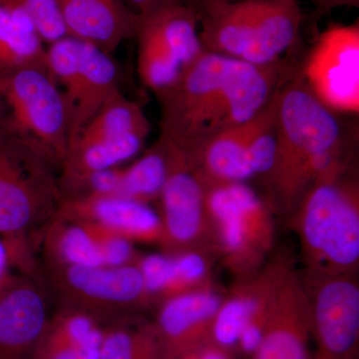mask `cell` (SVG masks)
<instances>
[{
    "mask_svg": "<svg viewBox=\"0 0 359 359\" xmlns=\"http://www.w3.org/2000/svg\"><path fill=\"white\" fill-rule=\"evenodd\" d=\"M297 66H256L205 51L155 94L161 134L183 150L249 121L266 107Z\"/></svg>",
    "mask_w": 359,
    "mask_h": 359,
    "instance_id": "1",
    "label": "cell"
},
{
    "mask_svg": "<svg viewBox=\"0 0 359 359\" xmlns=\"http://www.w3.org/2000/svg\"><path fill=\"white\" fill-rule=\"evenodd\" d=\"M306 88L297 74L278 91L275 162L264 177L271 197L294 211L314 182L358 143V125L351 128Z\"/></svg>",
    "mask_w": 359,
    "mask_h": 359,
    "instance_id": "2",
    "label": "cell"
},
{
    "mask_svg": "<svg viewBox=\"0 0 359 359\" xmlns=\"http://www.w3.org/2000/svg\"><path fill=\"white\" fill-rule=\"evenodd\" d=\"M198 14L205 51L256 66L283 62L299 41L302 22L299 0H226Z\"/></svg>",
    "mask_w": 359,
    "mask_h": 359,
    "instance_id": "3",
    "label": "cell"
},
{
    "mask_svg": "<svg viewBox=\"0 0 359 359\" xmlns=\"http://www.w3.org/2000/svg\"><path fill=\"white\" fill-rule=\"evenodd\" d=\"M348 159L316 180L294 210L304 255L321 276L346 275L358 264V184Z\"/></svg>",
    "mask_w": 359,
    "mask_h": 359,
    "instance_id": "4",
    "label": "cell"
},
{
    "mask_svg": "<svg viewBox=\"0 0 359 359\" xmlns=\"http://www.w3.org/2000/svg\"><path fill=\"white\" fill-rule=\"evenodd\" d=\"M0 131L57 170L69 146L65 97L45 65L0 72Z\"/></svg>",
    "mask_w": 359,
    "mask_h": 359,
    "instance_id": "5",
    "label": "cell"
},
{
    "mask_svg": "<svg viewBox=\"0 0 359 359\" xmlns=\"http://www.w3.org/2000/svg\"><path fill=\"white\" fill-rule=\"evenodd\" d=\"M62 199L57 170L0 131V237L39 247Z\"/></svg>",
    "mask_w": 359,
    "mask_h": 359,
    "instance_id": "6",
    "label": "cell"
},
{
    "mask_svg": "<svg viewBox=\"0 0 359 359\" xmlns=\"http://www.w3.org/2000/svg\"><path fill=\"white\" fill-rule=\"evenodd\" d=\"M150 131L147 115L136 101L122 93L106 104L69 142L57 173L63 197L76 192L92 175L137 157Z\"/></svg>",
    "mask_w": 359,
    "mask_h": 359,
    "instance_id": "7",
    "label": "cell"
},
{
    "mask_svg": "<svg viewBox=\"0 0 359 359\" xmlns=\"http://www.w3.org/2000/svg\"><path fill=\"white\" fill-rule=\"evenodd\" d=\"M39 273L59 309L84 311L102 325L121 323L150 304L136 264L122 266H65L39 262Z\"/></svg>",
    "mask_w": 359,
    "mask_h": 359,
    "instance_id": "8",
    "label": "cell"
},
{
    "mask_svg": "<svg viewBox=\"0 0 359 359\" xmlns=\"http://www.w3.org/2000/svg\"><path fill=\"white\" fill-rule=\"evenodd\" d=\"M137 72L154 94L174 83L205 49L199 35V14L178 0H170L139 15Z\"/></svg>",
    "mask_w": 359,
    "mask_h": 359,
    "instance_id": "9",
    "label": "cell"
},
{
    "mask_svg": "<svg viewBox=\"0 0 359 359\" xmlns=\"http://www.w3.org/2000/svg\"><path fill=\"white\" fill-rule=\"evenodd\" d=\"M46 65L65 97L69 142L106 104L122 94L112 55L89 42L66 36L47 45Z\"/></svg>",
    "mask_w": 359,
    "mask_h": 359,
    "instance_id": "10",
    "label": "cell"
},
{
    "mask_svg": "<svg viewBox=\"0 0 359 359\" xmlns=\"http://www.w3.org/2000/svg\"><path fill=\"white\" fill-rule=\"evenodd\" d=\"M297 74L323 106L339 115L359 113V22H334L318 35Z\"/></svg>",
    "mask_w": 359,
    "mask_h": 359,
    "instance_id": "11",
    "label": "cell"
},
{
    "mask_svg": "<svg viewBox=\"0 0 359 359\" xmlns=\"http://www.w3.org/2000/svg\"><path fill=\"white\" fill-rule=\"evenodd\" d=\"M202 184L207 217L216 224L219 245L229 261L236 268L252 266L271 244L268 205L245 182Z\"/></svg>",
    "mask_w": 359,
    "mask_h": 359,
    "instance_id": "12",
    "label": "cell"
},
{
    "mask_svg": "<svg viewBox=\"0 0 359 359\" xmlns=\"http://www.w3.org/2000/svg\"><path fill=\"white\" fill-rule=\"evenodd\" d=\"M167 140L169 168L158 201L164 230L163 248L169 254H176L192 250L191 247L202 237L208 217L202 182L191 167L183 149Z\"/></svg>",
    "mask_w": 359,
    "mask_h": 359,
    "instance_id": "13",
    "label": "cell"
},
{
    "mask_svg": "<svg viewBox=\"0 0 359 359\" xmlns=\"http://www.w3.org/2000/svg\"><path fill=\"white\" fill-rule=\"evenodd\" d=\"M39 275L18 273L0 294V359H32L50 318Z\"/></svg>",
    "mask_w": 359,
    "mask_h": 359,
    "instance_id": "14",
    "label": "cell"
},
{
    "mask_svg": "<svg viewBox=\"0 0 359 359\" xmlns=\"http://www.w3.org/2000/svg\"><path fill=\"white\" fill-rule=\"evenodd\" d=\"M311 320L308 292L290 269H280L269 299L256 359H308Z\"/></svg>",
    "mask_w": 359,
    "mask_h": 359,
    "instance_id": "15",
    "label": "cell"
},
{
    "mask_svg": "<svg viewBox=\"0 0 359 359\" xmlns=\"http://www.w3.org/2000/svg\"><path fill=\"white\" fill-rule=\"evenodd\" d=\"M58 216L86 222L144 244H164L162 219L148 204L121 197L79 195L65 197Z\"/></svg>",
    "mask_w": 359,
    "mask_h": 359,
    "instance_id": "16",
    "label": "cell"
},
{
    "mask_svg": "<svg viewBox=\"0 0 359 359\" xmlns=\"http://www.w3.org/2000/svg\"><path fill=\"white\" fill-rule=\"evenodd\" d=\"M311 318L323 353L346 355L355 346L359 332V289L347 275L323 276L309 297Z\"/></svg>",
    "mask_w": 359,
    "mask_h": 359,
    "instance_id": "17",
    "label": "cell"
},
{
    "mask_svg": "<svg viewBox=\"0 0 359 359\" xmlns=\"http://www.w3.org/2000/svg\"><path fill=\"white\" fill-rule=\"evenodd\" d=\"M68 36L95 45L112 55L135 39L139 15L124 0H57Z\"/></svg>",
    "mask_w": 359,
    "mask_h": 359,
    "instance_id": "18",
    "label": "cell"
},
{
    "mask_svg": "<svg viewBox=\"0 0 359 359\" xmlns=\"http://www.w3.org/2000/svg\"><path fill=\"white\" fill-rule=\"evenodd\" d=\"M222 302L219 294L202 287L161 302L154 328L164 358L188 353L202 330L212 325Z\"/></svg>",
    "mask_w": 359,
    "mask_h": 359,
    "instance_id": "19",
    "label": "cell"
},
{
    "mask_svg": "<svg viewBox=\"0 0 359 359\" xmlns=\"http://www.w3.org/2000/svg\"><path fill=\"white\" fill-rule=\"evenodd\" d=\"M39 250L42 263L65 266H104L91 226L58 215L44 229Z\"/></svg>",
    "mask_w": 359,
    "mask_h": 359,
    "instance_id": "20",
    "label": "cell"
},
{
    "mask_svg": "<svg viewBox=\"0 0 359 359\" xmlns=\"http://www.w3.org/2000/svg\"><path fill=\"white\" fill-rule=\"evenodd\" d=\"M45 63L46 47L25 0H0V72Z\"/></svg>",
    "mask_w": 359,
    "mask_h": 359,
    "instance_id": "21",
    "label": "cell"
},
{
    "mask_svg": "<svg viewBox=\"0 0 359 359\" xmlns=\"http://www.w3.org/2000/svg\"><path fill=\"white\" fill-rule=\"evenodd\" d=\"M169 168V143L160 134L157 141L128 166L115 167V197L148 204L159 199Z\"/></svg>",
    "mask_w": 359,
    "mask_h": 359,
    "instance_id": "22",
    "label": "cell"
},
{
    "mask_svg": "<svg viewBox=\"0 0 359 359\" xmlns=\"http://www.w3.org/2000/svg\"><path fill=\"white\" fill-rule=\"evenodd\" d=\"M278 268L269 271L259 282L238 290L222 302L212 321V334L219 344L231 346L238 342L245 327L269 304L275 287Z\"/></svg>",
    "mask_w": 359,
    "mask_h": 359,
    "instance_id": "23",
    "label": "cell"
},
{
    "mask_svg": "<svg viewBox=\"0 0 359 359\" xmlns=\"http://www.w3.org/2000/svg\"><path fill=\"white\" fill-rule=\"evenodd\" d=\"M159 348L154 327L134 330L121 321L104 327L100 359H141Z\"/></svg>",
    "mask_w": 359,
    "mask_h": 359,
    "instance_id": "24",
    "label": "cell"
},
{
    "mask_svg": "<svg viewBox=\"0 0 359 359\" xmlns=\"http://www.w3.org/2000/svg\"><path fill=\"white\" fill-rule=\"evenodd\" d=\"M171 255V280L162 302L175 295L201 289L208 271L205 257L196 250H183Z\"/></svg>",
    "mask_w": 359,
    "mask_h": 359,
    "instance_id": "25",
    "label": "cell"
},
{
    "mask_svg": "<svg viewBox=\"0 0 359 359\" xmlns=\"http://www.w3.org/2000/svg\"><path fill=\"white\" fill-rule=\"evenodd\" d=\"M36 249L32 244L13 243L0 237V294L18 273L37 275Z\"/></svg>",
    "mask_w": 359,
    "mask_h": 359,
    "instance_id": "26",
    "label": "cell"
},
{
    "mask_svg": "<svg viewBox=\"0 0 359 359\" xmlns=\"http://www.w3.org/2000/svg\"><path fill=\"white\" fill-rule=\"evenodd\" d=\"M145 283L149 301L162 302L172 275V255L139 256L136 263Z\"/></svg>",
    "mask_w": 359,
    "mask_h": 359,
    "instance_id": "27",
    "label": "cell"
},
{
    "mask_svg": "<svg viewBox=\"0 0 359 359\" xmlns=\"http://www.w3.org/2000/svg\"><path fill=\"white\" fill-rule=\"evenodd\" d=\"M87 224L91 226L100 248L104 266H122L136 263L139 255L135 250L133 242L118 233L106 230L102 226Z\"/></svg>",
    "mask_w": 359,
    "mask_h": 359,
    "instance_id": "28",
    "label": "cell"
},
{
    "mask_svg": "<svg viewBox=\"0 0 359 359\" xmlns=\"http://www.w3.org/2000/svg\"><path fill=\"white\" fill-rule=\"evenodd\" d=\"M264 325H266V320H252L245 327L238 340L243 351L245 353H256L263 340Z\"/></svg>",
    "mask_w": 359,
    "mask_h": 359,
    "instance_id": "29",
    "label": "cell"
},
{
    "mask_svg": "<svg viewBox=\"0 0 359 359\" xmlns=\"http://www.w3.org/2000/svg\"><path fill=\"white\" fill-rule=\"evenodd\" d=\"M314 15L325 16L340 7H358L359 0H313Z\"/></svg>",
    "mask_w": 359,
    "mask_h": 359,
    "instance_id": "30",
    "label": "cell"
},
{
    "mask_svg": "<svg viewBox=\"0 0 359 359\" xmlns=\"http://www.w3.org/2000/svg\"><path fill=\"white\" fill-rule=\"evenodd\" d=\"M124 1L134 13L140 15L170 0H124Z\"/></svg>",
    "mask_w": 359,
    "mask_h": 359,
    "instance_id": "31",
    "label": "cell"
},
{
    "mask_svg": "<svg viewBox=\"0 0 359 359\" xmlns=\"http://www.w3.org/2000/svg\"><path fill=\"white\" fill-rule=\"evenodd\" d=\"M179 359H228L226 356L224 355V353H222L219 351H216V349H208V351H205L204 353H201L198 354V355H194V354H190L188 353L182 354V355L178 356Z\"/></svg>",
    "mask_w": 359,
    "mask_h": 359,
    "instance_id": "32",
    "label": "cell"
},
{
    "mask_svg": "<svg viewBox=\"0 0 359 359\" xmlns=\"http://www.w3.org/2000/svg\"><path fill=\"white\" fill-rule=\"evenodd\" d=\"M186 6L192 7L196 11H199L201 7L207 6V4H212V2L226 1V0H178Z\"/></svg>",
    "mask_w": 359,
    "mask_h": 359,
    "instance_id": "33",
    "label": "cell"
},
{
    "mask_svg": "<svg viewBox=\"0 0 359 359\" xmlns=\"http://www.w3.org/2000/svg\"><path fill=\"white\" fill-rule=\"evenodd\" d=\"M141 359H165L164 355H163L162 349H156V351H152V353L147 354V355L144 356L143 358Z\"/></svg>",
    "mask_w": 359,
    "mask_h": 359,
    "instance_id": "34",
    "label": "cell"
}]
</instances>
